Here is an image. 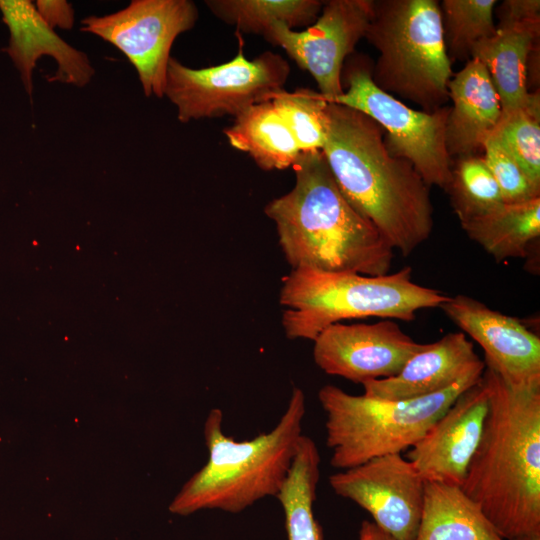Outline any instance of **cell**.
I'll return each instance as SVG.
<instances>
[{
    "instance_id": "cell-1",
    "label": "cell",
    "mask_w": 540,
    "mask_h": 540,
    "mask_svg": "<svg viewBox=\"0 0 540 540\" xmlns=\"http://www.w3.org/2000/svg\"><path fill=\"white\" fill-rule=\"evenodd\" d=\"M324 114L322 152L340 191L394 250L410 255L433 231L430 186L388 151L385 131L372 118L328 102Z\"/></svg>"
},
{
    "instance_id": "cell-2",
    "label": "cell",
    "mask_w": 540,
    "mask_h": 540,
    "mask_svg": "<svg viewBox=\"0 0 540 540\" xmlns=\"http://www.w3.org/2000/svg\"><path fill=\"white\" fill-rule=\"evenodd\" d=\"M489 407L461 488L510 540L540 530V386H515L486 367Z\"/></svg>"
},
{
    "instance_id": "cell-3",
    "label": "cell",
    "mask_w": 540,
    "mask_h": 540,
    "mask_svg": "<svg viewBox=\"0 0 540 540\" xmlns=\"http://www.w3.org/2000/svg\"><path fill=\"white\" fill-rule=\"evenodd\" d=\"M295 185L264 212L292 269L388 274L394 249L340 191L322 150L301 152Z\"/></svg>"
},
{
    "instance_id": "cell-4",
    "label": "cell",
    "mask_w": 540,
    "mask_h": 540,
    "mask_svg": "<svg viewBox=\"0 0 540 540\" xmlns=\"http://www.w3.org/2000/svg\"><path fill=\"white\" fill-rule=\"evenodd\" d=\"M305 413L304 392L295 387L272 430L236 441L223 432L222 411L213 408L204 424L208 461L183 485L170 512L183 516L204 509L239 513L265 497H275L303 435Z\"/></svg>"
},
{
    "instance_id": "cell-5",
    "label": "cell",
    "mask_w": 540,
    "mask_h": 540,
    "mask_svg": "<svg viewBox=\"0 0 540 540\" xmlns=\"http://www.w3.org/2000/svg\"><path fill=\"white\" fill-rule=\"evenodd\" d=\"M449 296L412 281L411 267L381 276L292 269L279 303L288 309L282 326L289 339L314 341L341 320L380 317L412 321L419 310L440 307Z\"/></svg>"
},
{
    "instance_id": "cell-6",
    "label": "cell",
    "mask_w": 540,
    "mask_h": 540,
    "mask_svg": "<svg viewBox=\"0 0 540 540\" xmlns=\"http://www.w3.org/2000/svg\"><path fill=\"white\" fill-rule=\"evenodd\" d=\"M364 39L379 56L372 80L382 91L433 112L448 106L453 76L437 0H373Z\"/></svg>"
},
{
    "instance_id": "cell-7",
    "label": "cell",
    "mask_w": 540,
    "mask_h": 540,
    "mask_svg": "<svg viewBox=\"0 0 540 540\" xmlns=\"http://www.w3.org/2000/svg\"><path fill=\"white\" fill-rule=\"evenodd\" d=\"M483 372L474 371L443 391L409 400H380L323 386L318 400L326 418L331 466L344 470L411 448Z\"/></svg>"
},
{
    "instance_id": "cell-8",
    "label": "cell",
    "mask_w": 540,
    "mask_h": 540,
    "mask_svg": "<svg viewBox=\"0 0 540 540\" xmlns=\"http://www.w3.org/2000/svg\"><path fill=\"white\" fill-rule=\"evenodd\" d=\"M373 61L353 52L341 72L343 93L328 103L358 110L385 131V144L396 157L410 162L428 186L445 191L451 180L453 159L445 145L450 105L433 112L415 110L379 89L372 80Z\"/></svg>"
},
{
    "instance_id": "cell-9",
    "label": "cell",
    "mask_w": 540,
    "mask_h": 540,
    "mask_svg": "<svg viewBox=\"0 0 540 540\" xmlns=\"http://www.w3.org/2000/svg\"><path fill=\"white\" fill-rule=\"evenodd\" d=\"M236 35L238 53L226 63L194 69L174 57L169 59L164 96L176 106L181 123L236 117L252 105L271 101L284 90L290 74L287 60L271 51L247 59L243 40L238 32Z\"/></svg>"
},
{
    "instance_id": "cell-10",
    "label": "cell",
    "mask_w": 540,
    "mask_h": 540,
    "mask_svg": "<svg viewBox=\"0 0 540 540\" xmlns=\"http://www.w3.org/2000/svg\"><path fill=\"white\" fill-rule=\"evenodd\" d=\"M199 17L190 0H133L125 8L81 20L80 30L121 51L135 68L145 96H164L171 47Z\"/></svg>"
},
{
    "instance_id": "cell-11",
    "label": "cell",
    "mask_w": 540,
    "mask_h": 540,
    "mask_svg": "<svg viewBox=\"0 0 540 540\" xmlns=\"http://www.w3.org/2000/svg\"><path fill=\"white\" fill-rule=\"evenodd\" d=\"M373 0L324 1L316 21L303 31L273 23L262 37L282 48L297 66L309 72L326 102L343 93L341 72L345 60L364 38L372 16Z\"/></svg>"
},
{
    "instance_id": "cell-12",
    "label": "cell",
    "mask_w": 540,
    "mask_h": 540,
    "mask_svg": "<svg viewBox=\"0 0 540 540\" xmlns=\"http://www.w3.org/2000/svg\"><path fill=\"white\" fill-rule=\"evenodd\" d=\"M334 493L366 510L374 524L395 540H414L425 480L401 454L373 458L329 478Z\"/></svg>"
},
{
    "instance_id": "cell-13",
    "label": "cell",
    "mask_w": 540,
    "mask_h": 540,
    "mask_svg": "<svg viewBox=\"0 0 540 540\" xmlns=\"http://www.w3.org/2000/svg\"><path fill=\"white\" fill-rule=\"evenodd\" d=\"M426 344L418 343L397 323H335L314 340L313 358L328 375L354 383L393 377Z\"/></svg>"
},
{
    "instance_id": "cell-14",
    "label": "cell",
    "mask_w": 540,
    "mask_h": 540,
    "mask_svg": "<svg viewBox=\"0 0 540 540\" xmlns=\"http://www.w3.org/2000/svg\"><path fill=\"white\" fill-rule=\"evenodd\" d=\"M439 308L483 349L485 366L515 386H540V339L519 319L458 294Z\"/></svg>"
},
{
    "instance_id": "cell-15",
    "label": "cell",
    "mask_w": 540,
    "mask_h": 540,
    "mask_svg": "<svg viewBox=\"0 0 540 540\" xmlns=\"http://www.w3.org/2000/svg\"><path fill=\"white\" fill-rule=\"evenodd\" d=\"M489 407L479 382L463 391L410 448L407 460L425 481L461 486L480 441Z\"/></svg>"
},
{
    "instance_id": "cell-16",
    "label": "cell",
    "mask_w": 540,
    "mask_h": 540,
    "mask_svg": "<svg viewBox=\"0 0 540 540\" xmlns=\"http://www.w3.org/2000/svg\"><path fill=\"white\" fill-rule=\"evenodd\" d=\"M2 21L9 31L8 46L4 51L18 70L24 88L32 94V73L37 60L50 56L57 70L50 82L58 81L77 87L87 85L93 75L87 55L65 42L49 27L30 0H0Z\"/></svg>"
},
{
    "instance_id": "cell-17",
    "label": "cell",
    "mask_w": 540,
    "mask_h": 540,
    "mask_svg": "<svg viewBox=\"0 0 540 540\" xmlns=\"http://www.w3.org/2000/svg\"><path fill=\"white\" fill-rule=\"evenodd\" d=\"M485 363L463 332H451L413 355L398 374L362 384L367 397L409 400L443 391Z\"/></svg>"
},
{
    "instance_id": "cell-18",
    "label": "cell",
    "mask_w": 540,
    "mask_h": 540,
    "mask_svg": "<svg viewBox=\"0 0 540 540\" xmlns=\"http://www.w3.org/2000/svg\"><path fill=\"white\" fill-rule=\"evenodd\" d=\"M448 92L452 105L445 130L447 152L452 159L478 155L502 116L499 97L484 65L469 59L453 73Z\"/></svg>"
},
{
    "instance_id": "cell-19",
    "label": "cell",
    "mask_w": 540,
    "mask_h": 540,
    "mask_svg": "<svg viewBox=\"0 0 540 540\" xmlns=\"http://www.w3.org/2000/svg\"><path fill=\"white\" fill-rule=\"evenodd\" d=\"M540 23L499 30L478 42L471 58L486 68L500 100L502 114L525 107L539 92H529L527 66L530 54L539 48Z\"/></svg>"
},
{
    "instance_id": "cell-20",
    "label": "cell",
    "mask_w": 540,
    "mask_h": 540,
    "mask_svg": "<svg viewBox=\"0 0 540 540\" xmlns=\"http://www.w3.org/2000/svg\"><path fill=\"white\" fill-rule=\"evenodd\" d=\"M414 540H504L461 486L425 481Z\"/></svg>"
},
{
    "instance_id": "cell-21",
    "label": "cell",
    "mask_w": 540,
    "mask_h": 540,
    "mask_svg": "<svg viewBox=\"0 0 540 540\" xmlns=\"http://www.w3.org/2000/svg\"><path fill=\"white\" fill-rule=\"evenodd\" d=\"M223 132L233 148L247 153L265 171L292 167L301 153L271 101L250 106Z\"/></svg>"
},
{
    "instance_id": "cell-22",
    "label": "cell",
    "mask_w": 540,
    "mask_h": 540,
    "mask_svg": "<svg viewBox=\"0 0 540 540\" xmlns=\"http://www.w3.org/2000/svg\"><path fill=\"white\" fill-rule=\"evenodd\" d=\"M461 226L496 262L526 257L530 244L540 236V197L504 203Z\"/></svg>"
},
{
    "instance_id": "cell-23",
    "label": "cell",
    "mask_w": 540,
    "mask_h": 540,
    "mask_svg": "<svg viewBox=\"0 0 540 540\" xmlns=\"http://www.w3.org/2000/svg\"><path fill=\"white\" fill-rule=\"evenodd\" d=\"M320 462L315 442L303 434L289 472L275 496L283 508L288 540H323L313 512Z\"/></svg>"
},
{
    "instance_id": "cell-24",
    "label": "cell",
    "mask_w": 540,
    "mask_h": 540,
    "mask_svg": "<svg viewBox=\"0 0 540 540\" xmlns=\"http://www.w3.org/2000/svg\"><path fill=\"white\" fill-rule=\"evenodd\" d=\"M324 1L320 0H207L206 6L236 32L262 34L275 22L289 28L312 25Z\"/></svg>"
},
{
    "instance_id": "cell-25",
    "label": "cell",
    "mask_w": 540,
    "mask_h": 540,
    "mask_svg": "<svg viewBox=\"0 0 540 540\" xmlns=\"http://www.w3.org/2000/svg\"><path fill=\"white\" fill-rule=\"evenodd\" d=\"M496 0H443L439 3L443 41L451 64L468 61L473 47L492 37Z\"/></svg>"
},
{
    "instance_id": "cell-26",
    "label": "cell",
    "mask_w": 540,
    "mask_h": 540,
    "mask_svg": "<svg viewBox=\"0 0 540 540\" xmlns=\"http://www.w3.org/2000/svg\"><path fill=\"white\" fill-rule=\"evenodd\" d=\"M445 192L460 224L504 204L496 181L479 155L453 159Z\"/></svg>"
},
{
    "instance_id": "cell-27",
    "label": "cell",
    "mask_w": 540,
    "mask_h": 540,
    "mask_svg": "<svg viewBox=\"0 0 540 540\" xmlns=\"http://www.w3.org/2000/svg\"><path fill=\"white\" fill-rule=\"evenodd\" d=\"M504 147L540 189V94L523 108L502 114L494 130Z\"/></svg>"
},
{
    "instance_id": "cell-28",
    "label": "cell",
    "mask_w": 540,
    "mask_h": 540,
    "mask_svg": "<svg viewBox=\"0 0 540 540\" xmlns=\"http://www.w3.org/2000/svg\"><path fill=\"white\" fill-rule=\"evenodd\" d=\"M271 103L290 129L301 152L322 150L325 139V107L319 92L298 88L275 94Z\"/></svg>"
},
{
    "instance_id": "cell-29",
    "label": "cell",
    "mask_w": 540,
    "mask_h": 540,
    "mask_svg": "<svg viewBox=\"0 0 540 540\" xmlns=\"http://www.w3.org/2000/svg\"><path fill=\"white\" fill-rule=\"evenodd\" d=\"M482 152L504 203H521L540 197V189L530 182L494 132L484 142Z\"/></svg>"
},
{
    "instance_id": "cell-30",
    "label": "cell",
    "mask_w": 540,
    "mask_h": 540,
    "mask_svg": "<svg viewBox=\"0 0 540 540\" xmlns=\"http://www.w3.org/2000/svg\"><path fill=\"white\" fill-rule=\"evenodd\" d=\"M494 16L498 19L496 29L499 30L540 23V1L504 0L496 4Z\"/></svg>"
},
{
    "instance_id": "cell-31",
    "label": "cell",
    "mask_w": 540,
    "mask_h": 540,
    "mask_svg": "<svg viewBox=\"0 0 540 540\" xmlns=\"http://www.w3.org/2000/svg\"><path fill=\"white\" fill-rule=\"evenodd\" d=\"M35 8L45 23L55 29L70 30L74 24V10L65 0H37Z\"/></svg>"
},
{
    "instance_id": "cell-32",
    "label": "cell",
    "mask_w": 540,
    "mask_h": 540,
    "mask_svg": "<svg viewBox=\"0 0 540 540\" xmlns=\"http://www.w3.org/2000/svg\"><path fill=\"white\" fill-rule=\"evenodd\" d=\"M359 540H375L373 535V523L363 521L359 531Z\"/></svg>"
},
{
    "instance_id": "cell-33",
    "label": "cell",
    "mask_w": 540,
    "mask_h": 540,
    "mask_svg": "<svg viewBox=\"0 0 540 540\" xmlns=\"http://www.w3.org/2000/svg\"><path fill=\"white\" fill-rule=\"evenodd\" d=\"M510 540H540V530L527 532L519 536H516Z\"/></svg>"
},
{
    "instance_id": "cell-34",
    "label": "cell",
    "mask_w": 540,
    "mask_h": 540,
    "mask_svg": "<svg viewBox=\"0 0 540 540\" xmlns=\"http://www.w3.org/2000/svg\"><path fill=\"white\" fill-rule=\"evenodd\" d=\"M373 535L375 540H395L393 537H391L389 534L378 528L373 523Z\"/></svg>"
}]
</instances>
